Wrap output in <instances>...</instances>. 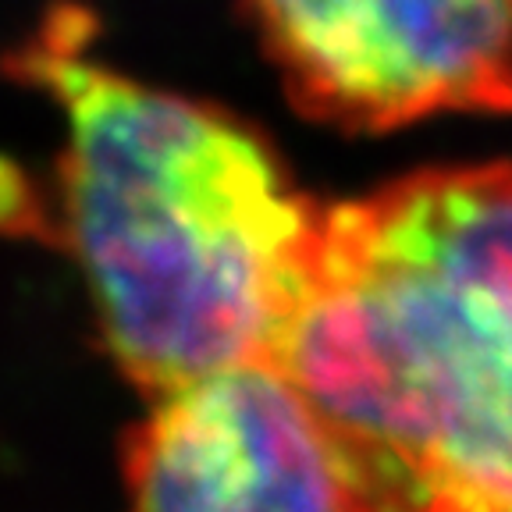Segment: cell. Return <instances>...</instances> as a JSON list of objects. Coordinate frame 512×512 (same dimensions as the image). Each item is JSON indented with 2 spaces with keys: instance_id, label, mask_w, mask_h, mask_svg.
<instances>
[{
  "instance_id": "6da1fadb",
  "label": "cell",
  "mask_w": 512,
  "mask_h": 512,
  "mask_svg": "<svg viewBox=\"0 0 512 512\" xmlns=\"http://www.w3.org/2000/svg\"><path fill=\"white\" fill-rule=\"evenodd\" d=\"M93 29L89 11L57 4L8 54L11 79L64 118L22 232L75 256L104 345L153 399L271 363L324 207L260 128L100 61Z\"/></svg>"
},
{
  "instance_id": "7a4b0ae2",
  "label": "cell",
  "mask_w": 512,
  "mask_h": 512,
  "mask_svg": "<svg viewBox=\"0 0 512 512\" xmlns=\"http://www.w3.org/2000/svg\"><path fill=\"white\" fill-rule=\"evenodd\" d=\"M352 512H512V164L324 207L274 349Z\"/></svg>"
},
{
  "instance_id": "3957f363",
  "label": "cell",
  "mask_w": 512,
  "mask_h": 512,
  "mask_svg": "<svg viewBox=\"0 0 512 512\" xmlns=\"http://www.w3.org/2000/svg\"><path fill=\"white\" fill-rule=\"evenodd\" d=\"M288 100L342 132L512 114V0H242Z\"/></svg>"
},
{
  "instance_id": "277c9868",
  "label": "cell",
  "mask_w": 512,
  "mask_h": 512,
  "mask_svg": "<svg viewBox=\"0 0 512 512\" xmlns=\"http://www.w3.org/2000/svg\"><path fill=\"white\" fill-rule=\"evenodd\" d=\"M128 512H352L317 416L274 363L160 395L125 438Z\"/></svg>"
}]
</instances>
